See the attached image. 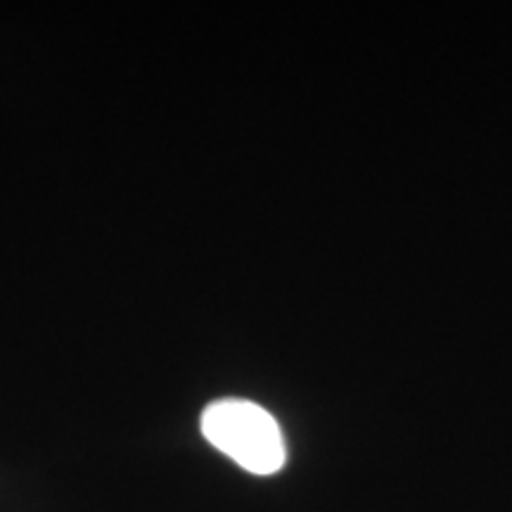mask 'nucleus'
I'll list each match as a JSON object with an SVG mask.
<instances>
[{"label": "nucleus", "mask_w": 512, "mask_h": 512, "mask_svg": "<svg viewBox=\"0 0 512 512\" xmlns=\"http://www.w3.org/2000/svg\"><path fill=\"white\" fill-rule=\"evenodd\" d=\"M204 439L226 453L242 470L266 477L283 470L287 451L283 430L259 403L223 399L204 408L200 420Z\"/></svg>", "instance_id": "1"}]
</instances>
